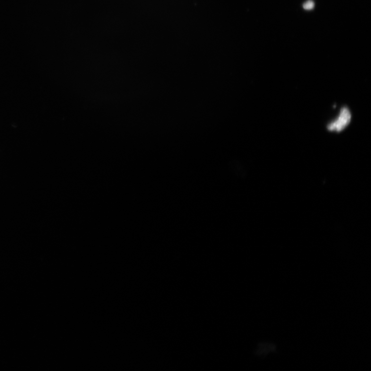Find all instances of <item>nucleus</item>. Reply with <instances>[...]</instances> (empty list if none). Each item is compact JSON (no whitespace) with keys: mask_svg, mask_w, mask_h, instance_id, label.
Instances as JSON below:
<instances>
[{"mask_svg":"<svg viewBox=\"0 0 371 371\" xmlns=\"http://www.w3.org/2000/svg\"><path fill=\"white\" fill-rule=\"evenodd\" d=\"M351 117V112L348 107L342 108L338 118L328 125V129L331 131H342L350 124Z\"/></svg>","mask_w":371,"mask_h":371,"instance_id":"f257e3e1","label":"nucleus"},{"mask_svg":"<svg viewBox=\"0 0 371 371\" xmlns=\"http://www.w3.org/2000/svg\"><path fill=\"white\" fill-rule=\"evenodd\" d=\"M303 8L306 10H312L315 6V3L312 0H308L303 4Z\"/></svg>","mask_w":371,"mask_h":371,"instance_id":"f03ea898","label":"nucleus"}]
</instances>
